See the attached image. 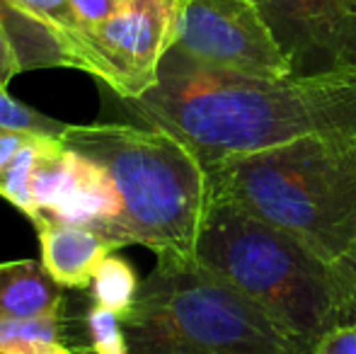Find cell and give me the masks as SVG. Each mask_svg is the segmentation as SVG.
Wrapping results in <instances>:
<instances>
[{
	"mask_svg": "<svg viewBox=\"0 0 356 354\" xmlns=\"http://www.w3.org/2000/svg\"><path fill=\"white\" fill-rule=\"evenodd\" d=\"M138 124L168 131L204 170L305 136H356V71L254 78L199 66L170 49L158 83L119 99Z\"/></svg>",
	"mask_w": 356,
	"mask_h": 354,
	"instance_id": "cell-1",
	"label": "cell"
},
{
	"mask_svg": "<svg viewBox=\"0 0 356 354\" xmlns=\"http://www.w3.org/2000/svg\"><path fill=\"white\" fill-rule=\"evenodd\" d=\"M209 175V194L298 238L330 265L356 248V136H305L233 158Z\"/></svg>",
	"mask_w": 356,
	"mask_h": 354,
	"instance_id": "cell-2",
	"label": "cell"
},
{
	"mask_svg": "<svg viewBox=\"0 0 356 354\" xmlns=\"http://www.w3.org/2000/svg\"><path fill=\"white\" fill-rule=\"evenodd\" d=\"M122 328L131 354H313V342L179 252H160Z\"/></svg>",
	"mask_w": 356,
	"mask_h": 354,
	"instance_id": "cell-3",
	"label": "cell"
},
{
	"mask_svg": "<svg viewBox=\"0 0 356 354\" xmlns=\"http://www.w3.org/2000/svg\"><path fill=\"white\" fill-rule=\"evenodd\" d=\"M61 143L109 175L122 204L112 241L194 255L209 204V175L187 146L143 124H68Z\"/></svg>",
	"mask_w": 356,
	"mask_h": 354,
	"instance_id": "cell-4",
	"label": "cell"
},
{
	"mask_svg": "<svg viewBox=\"0 0 356 354\" xmlns=\"http://www.w3.org/2000/svg\"><path fill=\"white\" fill-rule=\"evenodd\" d=\"M194 257L305 340L315 342L344 323L334 265L298 238L213 194Z\"/></svg>",
	"mask_w": 356,
	"mask_h": 354,
	"instance_id": "cell-5",
	"label": "cell"
},
{
	"mask_svg": "<svg viewBox=\"0 0 356 354\" xmlns=\"http://www.w3.org/2000/svg\"><path fill=\"white\" fill-rule=\"evenodd\" d=\"M170 49L216 71L291 76L284 51L252 0H184Z\"/></svg>",
	"mask_w": 356,
	"mask_h": 354,
	"instance_id": "cell-6",
	"label": "cell"
},
{
	"mask_svg": "<svg viewBox=\"0 0 356 354\" xmlns=\"http://www.w3.org/2000/svg\"><path fill=\"white\" fill-rule=\"evenodd\" d=\"M184 0H122L102 24L88 29L104 66L102 86L119 99H136L158 83V68L175 42Z\"/></svg>",
	"mask_w": 356,
	"mask_h": 354,
	"instance_id": "cell-7",
	"label": "cell"
},
{
	"mask_svg": "<svg viewBox=\"0 0 356 354\" xmlns=\"http://www.w3.org/2000/svg\"><path fill=\"white\" fill-rule=\"evenodd\" d=\"M291 66L313 78L356 71V0H252Z\"/></svg>",
	"mask_w": 356,
	"mask_h": 354,
	"instance_id": "cell-8",
	"label": "cell"
},
{
	"mask_svg": "<svg viewBox=\"0 0 356 354\" xmlns=\"http://www.w3.org/2000/svg\"><path fill=\"white\" fill-rule=\"evenodd\" d=\"M39 214L75 223V226L92 228L112 241V231L122 214V204H119V197L107 172L88 156L66 148V172H63L58 197L49 211Z\"/></svg>",
	"mask_w": 356,
	"mask_h": 354,
	"instance_id": "cell-9",
	"label": "cell"
},
{
	"mask_svg": "<svg viewBox=\"0 0 356 354\" xmlns=\"http://www.w3.org/2000/svg\"><path fill=\"white\" fill-rule=\"evenodd\" d=\"M42 243V262L61 287H90L99 265L119 250L117 243L92 228L58 221L47 214L32 218Z\"/></svg>",
	"mask_w": 356,
	"mask_h": 354,
	"instance_id": "cell-10",
	"label": "cell"
},
{
	"mask_svg": "<svg viewBox=\"0 0 356 354\" xmlns=\"http://www.w3.org/2000/svg\"><path fill=\"white\" fill-rule=\"evenodd\" d=\"M63 287L44 262H0V321L61 316Z\"/></svg>",
	"mask_w": 356,
	"mask_h": 354,
	"instance_id": "cell-11",
	"label": "cell"
},
{
	"mask_svg": "<svg viewBox=\"0 0 356 354\" xmlns=\"http://www.w3.org/2000/svg\"><path fill=\"white\" fill-rule=\"evenodd\" d=\"M0 354H71L63 345L61 316L0 321Z\"/></svg>",
	"mask_w": 356,
	"mask_h": 354,
	"instance_id": "cell-12",
	"label": "cell"
},
{
	"mask_svg": "<svg viewBox=\"0 0 356 354\" xmlns=\"http://www.w3.org/2000/svg\"><path fill=\"white\" fill-rule=\"evenodd\" d=\"M56 141H61V138L34 136L32 141L0 170V197L8 199L10 204H15L24 216H29V221L39 214L37 204H34V199H32V189H29L34 166H37V161L42 158V153L47 151L49 146H54Z\"/></svg>",
	"mask_w": 356,
	"mask_h": 354,
	"instance_id": "cell-13",
	"label": "cell"
},
{
	"mask_svg": "<svg viewBox=\"0 0 356 354\" xmlns=\"http://www.w3.org/2000/svg\"><path fill=\"white\" fill-rule=\"evenodd\" d=\"M141 282L136 279V272L127 260L117 255H109L99 265L97 274L92 279V298L97 306L112 311L122 321L129 313V308L136 301V293Z\"/></svg>",
	"mask_w": 356,
	"mask_h": 354,
	"instance_id": "cell-14",
	"label": "cell"
},
{
	"mask_svg": "<svg viewBox=\"0 0 356 354\" xmlns=\"http://www.w3.org/2000/svg\"><path fill=\"white\" fill-rule=\"evenodd\" d=\"M66 129L68 124L27 107L24 102L15 99L8 88H0V131H24L37 134V136L63 138Z\"/></svg>",
	"mask_w": 356,
	"mask_h": 354,
	"instance_id": "cell-15",
	"label": "cell"
},
{
	"mask_svg": "<svg viewBox=\"0 0 356 354\" xmlns=\"http://www.w3.org/2000/svg\"><path fill=\"white\" fill-rule=\"evenodd\" d=\"M85 321H88L90 347L97 354H131L127 347V337H124L119 316L92 303L85 313Z\"/></svg>",
	"mask_w": 356,
	"mask_h": 354,
	"instance_id": "cell-16",
	"label": "cell"
},
{
	"mask_svg": "<svg viewBox=\"0 0 356 354\" xmlns=\"http://www.w3.org/2000/svg\"><path fill=\"white\" fill-rule=\"evenodd\" d=\"M342 289V313L344 323H356V248L349 250L342 260L334 265Z\"/></svg>",
	"mask_w": 356,
	"mask_h": 354,
	"instance_id": "cell-17",
	"label": "cell"
},
{
	"mask_svg": "<svg viewBox=\"0 0 356 354\" xmlns=\"http://www.w3.org/2000/svg\"><path fill=\"white\" fill-rule=\"evenodd\" d=\"M313 354H356V323H342L313 342Z\"/></svg>",
	"mask_w": 356,
	"mask_h": 354,
	"instance_id": "cell-18",
	"label": "cell"
},
{
	"mask_svg": "<svg viewBox=\"0 0 356 354\" xmlns=\"http://www.w3.org/2000/svg\"><path fill=\"white\" fill-rule=\"evenodd\" d=\"M19 71H22V61H19L13 34H10L3 13H0V88H8V83L13 81Z\"/></svg>",
	"mask_w": 356,
	"mask_h": 354,
	"instance_id": "cell-19",
	"label": "cell"
},
{
	"mask_svg": "<svg viewBox=\"0 0 356 354\" xmlns=\"http://www.w3.org/2000/svg\"><path fill=\"white\" fill-rule=\"evenodd\" d=\"M71 5L78 19L83 22V27L92 29L112 17L122 5V0H71Z\"/></svg>",
	"mask_w": 356,
	"mask_h": 354,
	"instance_id": "cell-20",
	"label": "cell"
},
{
	"mask_svg": "<svg viewBox=\"0 0 356 354\" xmlns=\"http://www.w3.org/2000/svg\"><path fill=\"white\" fill-rule=\"evenodd\" d=\"M37 134H24V131H0V170L27 146Z\"/></svg>",
	"mask_w": 356,
	"mask_h": 354,
	"instance_id": "cell-21",
	"label": "cell"
},
{
	"mask_svg": "<svg viewBox=\"0 0 356 354\" xmlns=\"http://www.w3.org/2000/svg\"><path fill=\"white\" fill-rule=\"evenodd\" d=\"M71 354H97L92 347H71Z\"/></svg>",
	"mask_w": 356,
	"mask_h": 354,
	"instance_id": "cell-22",
	"label": "cell"
},
{
	"mask_svg": "<svg viewBox=\"0 0 356 354\" xmlns=\"http://www.w3.org/2000/svg\"><path fill=\"white\" fill-rule=\"evenodd\" d=\"M0 13H3V17H5V24H8V29H10V17H8V13H5L3 8H0Z\"/></svg>",
	"mask_w": 356,
	"mask_h": 354,
	"instance_id": "cell-23",
	"label": "cell"
}]
</instances>
